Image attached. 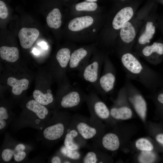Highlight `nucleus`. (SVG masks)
Instances as JSON below:
<instances>
[{
    "label": "nucleus",
    "mask_w": 163,
    "mask_h": 163,
    "mask_svg": "<svg viewBox=\"0 0 163 163\" xmlns=\"http://www.w3.org/2000/svg\"><path fill=\"white\" fill-rule=\"evenodd\" d=\"M121 61L129 78L139 81L150 89V72L149 68L130 53L123 54Z\"/></svg>",
    "instance_id": "f257e3e1"
},
{
    "label": "nucleus",
    "mask_w": 163,
    "mask_h": 163,
    "mask_svg": "<svg viewBox=\"0 0 163 163\" xmlns=\"http://www.w3.org/2000/svg\"><path fill=\"white\" fill-rule=\"evenodd\" d=\"M104 61L101 58L93 59L88 62L78 74L81 78L91 84L97 93L100 94L98 81Z\"/></svg>",
    "instance_id": "f03ea898"
},
{
    "label": "nucleus",
    "mask_w": 163,
    "mask_h": 163,
    "mask_svg": "<svg viewBox=\"0 0 163 163\" xmlns=\"http://www.w3.org/2000/svg\"><path fill=\"white\" fill-rule=\"evenodd\" d=\"M103 70L98 81L100 94L107 93L113 89L116 80L115 68L109 61L105 60Z\"/></svg>",
    "instance_id": "7ed1b4c3"
},
{
    "label": "nucleus",
    "mask_w": 163,
    "mask_h": 163,
    "mask_svg": "<svg viewBox=\"0 0 163 163\" xmlns=\"http://www.w3.org/2000/svg\"><path fill=\"white\" fill-rule=\"evenodd\" d=\"M85 96L79 89L69 85L68 90L61 98L60 104L64 108L72 109L76 108L85 100Z\"/></svg>",
    "instance_id": "20e7f679"
},
{
    "label": "nucleus",
    "mask_w": 163,
    "mask_h": 163,
    "mask_svg": "<svg viewBox=\"0 0 163 163\" xmlns=\"http://www.w3.org/2000/svg\"><path fill=\"white\" fill-rule=\"evenodd\" d=\"M86 101L90 110L98 118L104 120L108 118L110 111L95 92L92 91L87 96Z\"/></svg>",
    "instance_id": "39448f33"
},
{
    "label": "nucleus",
    "mask_w": 163,
    "mask_h": 163,
    "mask_svg": "<svg viewBox=\"0 0 163 163\" xmlns=\"http://www.w3.org/2000/svg\"><path fill=\"white\" fill-rule=\"evenodd\" d=\"M67 123L64 121H58L46 127L43 131L45 139L50 141L59 140L65 134Z\"/></svg>",
    "instance_id": "423d86ee"
},
{
    "label": "nucleus",
    "mask_w": 163,
    "mask_h": 163,
    "mask_svg": "<svg viewBox=\"0 0 163 163\" xmlns=\"http://www.w3.org/2000/svg\"><path fill=\"white\" fill-rule=\"evenodd\" d=\"M88 54L87 49L81 47L71 53L68 67L71 70L80 72L88 62L87 58Z\"/></svg>",
    "instance_id": "0eeeda50"
},
{
    "label": "nucleus",
    "mask_w": 163,
    "mask_h": 163,
    "mask_svg": "<svg viewBox=\"0 0 163 163\" xmlns=\"http://www.w3.org/2000/svg\"><path fill=\"white\" fill-rule=\"evenodd\" d=\"M127 82L133 93L129 98V101L138 114L144 120L147 109L146 101L142 96L137 91V89L130 82Z\"/></svg>",
    "instance_id": "6e6552de"
},
{
    "label": "nucleus",
    "mask_w": 163,
    "mask_h": 163,
    "mask_svg": "<svg viewBox=\"0 0 163 163\" xmlns=\"http://www.w3.org/2000/svg\"><path fill=\"white\" fill-rule=\"evenodd\" d=\"M39 34V30L36 28H21L18 34L21 46L25 49L31 47L38 38Z\"/></svg>",
    "instance_id": "1a4fd4ad"
},
{
    "label": "nucleus",
    "mask_w": 163,
    "mask_h": 163,
    "mask_svg": "<svg viewBox=\"0 0 163 163\" xmlns=\"http://www.w3.org/2000/svg\"><path fill=\"white\" fill-rule=\"evenodd\" d=\"M75 125L74 128L81 136L85 140L93 138L98 133L97 128L85 121H79Z\"/></svg>",
    "instance_id": "9d476101"
},
{
    "label": "nucleus",
    "mask_w": 163,
    "mask_h": 163,
    "mask_svg": "<svg viewBox=\"0 0 163 163\" xmlns=\"http://www.w3.org/2000/svg\"><path fill=\"white\" fill-rule=\"evenodd\" d=\"M133 14V8L130 7H126L119 11L114 17L112 26L114 29L119 30L123 25L128 22Z\"/></svg>",
    "instance_id": "9b49d317"
},
{
    "label": "nucleus",
    "mask_w": 163,
    "mask_h": 163,
    "mask_svg": "<svg viewBox=\"0 0 163 163\" xmlns=\"http://www.w3.org/2000/svg\"><path fill=\"white\" fill-rule=\"evenodd\" d=\"M26 107L28 110L35 114L39 121H45L50 116L47 108L35 100L28 101Z\"/></svg>",
    "instance_id": "f8f14e48"
},
{
    "label": "nucleus",
    "mask_w": 163,
    "mask_h": 163,
    "mask_svg": "<svg viewBox=\"0 0 163 163\" xmlns=\"http://www.w3.org/2000/svg\"><path fill=\"white\" fill-rule=\"evenodd\" d=\"M94 22L93 18L89 16L76 18L69 23L68 28L71 30L77 31L89 27Z\"/></svg>",
    "instance_id": "ddd939ff"
},
{
    "label": "nucleus",
    "mask_w": 163,
    "mask_h": 163,
    "mask_svg": "<svg viewBox=\"0 0 163 163\" xmlns=\"http://www.w3.org/2000/svg\"><path fill=\"white\" fill-rule=\"evenodd\" d=\"M29 81L26 78L18 80L13 77L8 79L7 84L12 87V92L15 95L21 94L23 91L26 90L28 88Z\"/></svg>",
    "instance_id": "4468645a"
},
{
    "label": "nucleus",
    "mask_w": 163,
    "mask_h": 163,
    "mask_svg": "<svg viewBox=\"0 0 163 163\" xmlns=\"http://www.w3.org/2000/svg\"><path fill=\"white\" fill-rule=\"evenodd\" d=\"M79 135L75 128L68 129L65 135L64 141V146L69 149L78 150L80 148V145L76 139Z\"/></svg>",
    "instance_id": "2eb2a0df"
},
{
    "label": "nucleus",
    "mask_w": 163,
    "mask_h": 163,
    "mask_svg": "<svg viewBox=\"0 0 163 163\" xmlns=\"http://www.w3.org/2000/svg\"><path fill=\"white\" fill-rule=\"evenodd\" d=\"M136 35L135 29L132 25L128 21L124 24L120 28V36L124 43H129L135 39Z\"/></svg>",
    "instance_id": "dca6fc26"
},
{
    "label": "nucleus",
    "mask_w": 163,
    "mask_h": 163,
    "mask_svg": "<svg viewBox=\"0 0 163 163\" xmlns=\"http://www.w3.org/2000/svg\"><path fill=\"white\" fill-rule=\"evenodd\" d=\"M102 143L105 149L111 151L117 149L120 145L118 137L112 133H108L104 135L102 138Z\"/></svg>",
    "instance_id": "f3484780"
},
{
    "label": "nucleus",
    "mask_w": 163,
    "mask_h": 163,
    "mask_svg": "<svg viewBox=\"0 0 163 163\" xmlns=\"http://www.w3.org/2000/svg\"><path fill=\"white\" fill-rule=\"evenodd\" d=\"M0 56L3 59L9 62H14L19 58L18 50L16 47L3 46L0 48Z\"/></svg>",
    "instance_id": "a211bd4d"
},
{
    "label": "nucleus",
    "mask_w": 163,
    "mask_h": 163,
    "mask_svg": "<svg viewBox=\"0 0 163 163\" xmlns=\"http://www.w3.org/2000/svg\"><path fill=\"white\" fill-rule=\"evenodd\" d=\"M110 111L111 116L117 120H127L130 118L132 115L131 109L125 106L113 107Z\"/></svg>",
    "instance_id": "6ab92c4d"
},
{
    "label": "nucleus",
    "mask_w": 163,
    "mask_h": 163,
    "mask_svg": "<svg viewBox=\"0 0 163 163\" xmlns=\"http://www.w3.org/2000/svg\"><path fill=\"white\" fill-rule=\"evenodd\" d=\"M62 15L59 9L54 8L48 14L46 20L48 25L50 28L57 29L61 25Z\"/></svg>",
    "instance_id": "aec40b11"
},
{
    "label": "nucleus",
    "mask_w": 163,
    "mask_h": 163,
    "mask_svg": "<svg viewBox=\"0 0 163 163\" xmlns=\"http://www.w3.org/2000/svg\"><path fill=\"white\" fill-rule=\"evenodd\" d=\"M71 54L70 50L68 48H62L58 51L56 55V58L61 68L65 69L68 66Z\"/></svg>",
    "instance_id": "412c9836"
},
{
    "label": "nucleus",
    "mask_w": 163,
    "mask_h": 163,
    "mask_svg": "<svg viewBox=\"0 0 163 163\" xmlns=\"http://www.w3.org/2000/svg\"><path fill=\"white\" fill-rule=\"evenodd\" d=\"M155 32V27L151 22H147L145 32L140 36L138 40L139 43L144 45L150 42Z\"/></svg>",
    "instance_id": "4be33fe9"
},
{
    "label": "nucleus",
    "mask_w": 163,
    "mask_h": 163,
    "mask_svg": "<svg viewBox=\"0 0 163 163\" xmlns=\"http://www.w3.org/2000/svg\"><path fill=\"white\" fill-rule=\"evenodd\" d=\"M33 97L34 100L43 105H48L52 103L54 100L52 94L48 92L43 94L41 91L36 90L33 93Z\"/></svg>",
    "instance_id": "5701e85b"
},
{
    "label": "nucleus",
    "mask_w": 163,
    "mask_h": 163,
    "mask_svg": "<svg viewBox=\"0 0 163 163\" xmlns=\"http://www.w3.org/2000/svg\"><path fill=\"white\" fill-rule=\"evenodd\" d=\"M25 148V146L24 144L19 143L16 145L14 149L10 148L4 149L2 152V158L5 161H9L19 152L24 151Z\"/></svg>",
    "instance_id": "b1692460"
},
{
    "label": "nucleus",
    "mask_w": 163,
    "mask_h": 163,
    "mask_svg": "<svg viewBox=\"0 0 163 163\" xmlns=\"http://www.w3.org/2000/svg\"><path fill=\"white\" fill-rule=\"evenodd\" d=\"M142 53L143 55L146 57H149L155 53L162 55L163 54V44L154 42L151 45L144 47L142 50Z\"/></svg>",
    "instance_id": "393cba45"
},
{
    "label": "nucleus",
    "mask_w": 163,
    "mask_h": 163,
    "mask_svg": "<svg viewBox=\"0 0 163 163\" xmlns=\"http://www.w3.org/2000/svg\"><path fill=\"white\" fill-rule=\"evenodd\" d=\"M75 8L77 11H94L98 7L97 4L94 2H83L78 3L75 5Z\"/></svg>",
    "instance_id": "a878e982"
},
{
    "label": "nucleus",
    "mask_w": 163,
    "mask_h": 163,
    "mask_svg": "<svg viewBox=\"0 0 163 163\" xmlns=\"http://www.w3.org/2000/svg\"><path fill=\"white\" fill-rule=\"evenodd\" d=\"M60 151L64 156L69 159L77 160L80 159L81 155L78 150H71L68 149L64 146L62 147Z\"/></svg>",
    "instance_id": "bb28decb"
},
{
    "label": "nucleus",
    "mask_w": 163,
    "mask_h": 163,
    "mask_svg": "<svg viewBox=\"0 0 163 163\" xmlns=\"http://www.w3.org/2000/svg\"><path fill=\"white\" fill-rule=\"evenodd\" d=\"M136 146L139 150L142 151H151L153 148L152 144L145 138H140L136 142Z\"/></svg>",
    "instance_id": "cd10ccee"
},
{
    "label": "nucleus",
    "mask_w": 163,
    "mask_h": 163,
    "mask_svg": "<svg viewBox=\"0 0 163 163\" xmlns=\"http://www.w3.org/2000/svg\"><path fill=\"white\" fill-rule=\"evenodd\" d=\"M155 159V155L151 151H142L139 157V161L142 163L153 162Z\"/></svg>",
    "instance_id": "c85d7f7f"
},
{
    "label": "nucleus",
    "mask_w": 163,
    "mask_h": 163,
    "mask_svg": "<svg viewBox=\"0 0 163 163\" xmlns=\"http://www.w3.org/2000/svg\"><path fill=\"white\" fill-rule=\"evenodd\" d=\"M10 117L8 112L5 108L3 107H0V129H4L7 125Z\"/></svg>",
    "instance_id": "c756f323"
},
{
    "label": "nucleus",
    "mask_w": 163,
    "mask_h": 163,
    "mask_svg": "<svg viewBox=\"0 0 163 163\" xmlns=\"http://www.w3.org/2000/svg\"><path fill=\"white\" fill-rule=\"evenodd\" d=\"M84 163H100L98 155L94 151L88 152L84 156L82 160Z\"/></svg>",
    "instance_id": "7c9ffc66"
},
{
    "label": "nucleus",
    "mask_w": 163,
    "mask_h": 163,
    "mask_svg": "<svg viewBox=\"0 0 163 163\" xmlns=\"http://www.w3.org/2000/svg\"><path fill=\"white\" fill-rule=\"evenodd\" d=\"M8 15V9L5 3L0 1V18L1 19L6 18Z\"/></svg>",
    "instance_id": "2f4dec72"
},
{
    "label": "nucleus",
    "mask_w": 163,
    "mask_h": 163,
    "mask_svg": "<svg viewBox=\"0 0 163 163\" xmlns=\"http://www.w3.org/2000/svg\"><path fill=\"white\" fill-rule=\"evenodd\" d=\"M52 163H60L62 162L61 158L58 156H55L52 158L51 159Z\"/></svg>",
    "instance_id": "473e14b6"
},
{
    "label": "nucleus",
    "mask_w": 163,
    "mask_h": 163,
    "mask_svg": "<svg viewBox=\"0 0 163 163\" xmlns=\"http://www.w3.org/2000/svg\"><path fill=\"white\" fill-rule=\"evenodd\" d=\"M157 140L159 142L163 144V134H158L156 136Z\"/></svg>",
    "instance_id": "72a5a7b5"
},
{
    "label": "nucleus",
    "mask_w": 163,
    "mask_h": 163,
    "mask_svg": "<svg viewBox=\"0 0 163 163\" xmlns=\"http://www.w3.org/2000/svg\"><path fill=\"white\" fill-rule=\"evenodd\" d=\"M38 44L44 50H47L48 48V46L46 43L44 42H42Z\"/></svg>",
    "instance_id": "f704fd0d"
},
{
    "label": "nucleus",
    "mask_w": 163,
    "mask_h": 163,
    "mask_svg": "<svg viewBox=\"0 0 163 163\" xmlns=\"http://www.w3.org/2000/svg\"><path fill=\"white\" fill-rule=\"evenodd\" d=\"M157 99L159 102L163 104V93L159 94L158 97Z\"/></svg>",
    "instance_id": "c9c22d12"
},
{
    "label": "nucleus",
    "mask_w": 163,
    "mask_h": 163,
    "mask_svg": "<svg viewBox=\"0 0 163 163\" xmlns=\"http://www.w3.org/2000/svg\"><path fill=\"white\" fill-rule=\"evenodd\" d=\"M32 52L35 55H39L40 53L39 51L38 50H37L35 48H34Z\"/></svg>",
    "instance_id": "e433bc0d"
},
{
    "label": "nucleus",
    "mask_w": 163,
    "mask_h": 163,
    "mask_svg": "<svg viewBox=\"0 0 163 163\" xmlns=\"http://www.w3.org/2000/svg\"><path fill=\"white\" fill-rule=\"evenodd\" d=\"M86 0L88 2H94L96 1L97 0Z\"/></svg>",
    "instance_id": "4c0bfd02"
},
{
    "label": "nucleus",
    "mask_w": 163,
    "mask_h": 163,
    "mask_svg": "<svg viewBox=\"0 0 163 163\" xmlns=\"http://www.w3.org/2000/svg\"><path fill=\"white\" fill-rule=\"evenodd\" d=\"M121 0V1H124L125 0Z\"/></svg>",
    "instance_id": "58836bf2"
}]
</instances>
